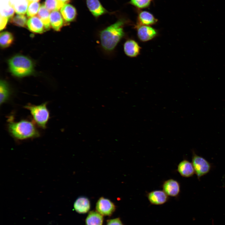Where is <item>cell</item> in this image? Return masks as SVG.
Returning <instances> with one entry per match:
<instances>
[{
	"label": "cell",
	"instance_id": "cell-1",
	"mask_svg": "<svg viewBox=\"0 0 225 225\" xmlns=\"http://www.w3.org/2000/svg\"><path fill=\"white\" fill-rule=\"evenodd\" d=\"M124 25L123 20H119L100 32L99 35L100 45L105 52H112L125 36Z\"/></svg>",
	"mask_w": 225,
	"mask_h": 225
},
{
	"label": "cell",
	"instance_id": "cell-2",
	"mask_svg": "<svg viewBox=\"0 0 225 225\" xmlns=\"http://www.w3.org/2000/svg\"><path fill=\"white\" fill-rule=\"evenodd\" d=\"M9 120L8 131L16 139L22 140L39 136V133L33 122L26 120L17 122H14L10 118Z\"/></svg>",
	"mask_w": 225,
	"mask_h": 225
},
{
	"label": "cell",
	"instance_id": "cell-3",
	"mask_svg": "<svg viewBox=\"0 0 225 225\" xmlns=\"http://www.w3.org/2000/svg\"><path fill=\"white\" fill-rule=\"evenodd\" d=\"M8 65L11 72L18 77L29 75L33 70L32 61L23 55H17L13 57L9 60Z\"/></svg>",
	"mask_w": 225,
	"mask_h": 225
},
{
	"label": "cell",
	"instance_id": "cell-4",
	"mask_svg": "<svg viewBox=\"0 0 225 225\" xmlns=\"http://www.w3.org/2000/svg\"><path fill=\"white\" fill-rule=\"evenodd\" d=\"M47 102L38 105L28 104L24 108L30 111L35 122L40 128H45L50 118Z\"/></svg>",
	"mask_w": 225,
	"mask_h": 225
},
{
	"label": "cell",
	"instance_id": "cell-5",
	"mask_svg": "<svg viewBox=\"0 0 225 225\" xmlns=\"http://www.w3.org/2000/svg\"><path fill=\"white\" fill-rule=\"evenodd\" d=\"M192 160L195 173L199 180L210 171L212 167L210 163L205 158L197 154L194 151L192 152Z\"/></svg>",
	"mask_w": 225,
	"mask_h": 225
},
{
	"label": "cell",
	"instance_id": "cell-6",
	"mask_svg": "<svg viewBox=\"0 0 225 225\" xmlns=\"http://www.w3.org/2000/svg\"><path fill=\"white\" fill-rule=\"evenodd\" d=\"M136 28L138 38L142 42L151 40L158 35L157 30L150 26L136 25Z\"/></svg>",
	"mask_w": 225,
	"mask_h": 225
},
{
	"label": "cell",
	"instance_id": "cell-7",
	"mask_svg": "<svg viewBox=\"0 0 225 225\" xmlns=\"http://www.w3.org/2000/svg\"><path fill=\"white\" fill-rule=\"evenodd\" d=\"M96 208L97 212L102 215L110 216L114 211L115 207L110 200L102 197L98 200Z\"/></svg>",
	"mask_w": 225,
	"mask_h": 225
},
{
	"label": "cell",
	"instance_id": "cell-8",
	"mask_svg": "<svg viewBox=\"0 0 225 225\" xmlns=\"http://www.w3.org/2000/svg\"><path fill=\"white\" fill-rule=\"evenodd\" d=\"M146 196L149 202L154 205L164 204L169 199V196L163 190L151 191L147 193Z\"/></svg>",
	"mask_w": 225,
	"mask_h": 225
},
{
	"label": "cell",
	"instance_id": "cell-9",
	"mask_svg": "<svg viewBox=\"0 0 225 225\" xmlns=\"http://www.w3.org/2000/svg\"><path fill=\"white\" fill-rule=\"evenodd\" d=\"M164 192L168 196L177 197L180 192V185L177 180L170 179L165 181L162 184Z\"/></svg>",
	"mask_w": 225,
	"mask_h": 225
},
{
	"label": "cell",
	"instance_id": "cell-10",
	"mask_svg": "<svg viewBox=\"0 0 225 225\" xmlns=\"http://www.w3.org/2000/svg\"><path fill=\"white\" fill-rule=\"evenodd\" d=\"M123 48L125 54L130 58L136 57L139 55L141 48L138 43L132 39L126 40Z\"/></svg>",
	"mask_w": 225,
	"mask_h": 225
},
{
	"label": "cell",
	"instance_id": "cell-11",
	"mask_svg": "<svg viewBox=\"0 0 225 225\" xmlns=\"http://www.w3.org/2000/svg\"><path fill=\"white\" fill-rule=\"evenodd\" d=\"M177 170L179 174L184 178L191 177L195 173L192 162L186 159H184L179 163Z\"/></svg>",
	"mask_w": 225,
	"mask_h": 225
},
{
	"label": "cell",
	"instance_id": "cell-12",
	"mask_svg": "<svg viewBox=\"0 0 225 225\" xmlns=\"http://www.w3.org/2000/svg\"><path fill=\"white\" fill-rule=\"evenodd\" d=\"M27 25L28 29L33 32L41 33L44 31L45 27L42 22L40 18L37 16L29 18L28 20Z\"/></svg>",
	"mask_w": 225,
	"mask_h": 225
},
{
	"label": "cell",
	"instance_id": "cell-13",
	"mask_svg": "<svg viewBox=\"0 0 225 225\" xmlns=\"http://www.w3.org/2000/svg\"><path fill=\"white\" fill-rule=\"evenodd\" d=\"M73 206L77 212L84 213L88 212L90 209V202L88 198L83 196L80 197L76 200Z\"/></svg>",
	"mask_w": 225,
	"mask_h": 225
},
{
	"label": "cell",
	"instance_id": "cell-14",
	"mask_svg": "<svg viewBox=\"0 0 225 225\" xmlns=\"http://www.w3.org/2000/svg\"><path fill=\"white\" fill-rule=\"evenodd\" d=\"M157 22L153 15L151 13L143 11L139 14L137 25L150 26L155 24Z\"/></svg>",
	"mask_w": 225,
	"mask_h": 225
},
{
	"label": "cell",
	"instance_id": "cell-15",
	"mask_svg": "<svg viewBox=\"0 0 225 225\" xmlns=\"http://www.w3.org/2000/svg\"><path fill=\"white\" fill-rule=\"evenodd\" d=\"M86 3L90 11L95 17H98L106 12V10L98 0H86Z\"/></svg>",
	"mask_w": 225,
	"mask_h": 225
},
{
	"label": "cell",
	"instance_id": "cell-16",
	"mask_svg": "<svg viewBox=\"0 0 225 225\" xmlns=\"http://www.w3.org/2000/svg\"><path fill=\"white\" fill-rule=\"evenodd\" d=\"M60 12L64 19L67 22L73 21L76 16V9L70 4H64L61 9Z\"/></svg>",
	"mask_w": 225,
	"mask_h": 225
},
{
	"label": "cell",
	"instance_id": "cell-17",
	"mask_svg": "<svg viewBox=\"0 0 225 225\" xmlns=\"http://www.w3.org/2000/svg\"><path fill=\"white\" fill-rule=\"evenodd\" d=\"M60 13L58 11H52L50 14V24L56 31H59L62 27L63 21Z\"/></svg>",
	"mask_w": 225,
	"mask_h": 225
},
{
	"label": "cell",
	"instance_id": "cell-18",
	"mask_svg": "<svg viewBox=\"0 0 225 225\" xmlns=\"http://www.w3.org/2000/svg\"><path fill=\"white\" fill-rule=\"evenodd\" d=\"M14 11L10 0H0V15L9 19L13 17Z\"/></svg>",
	"mask_w": 225,
	"mask_h": 225
},
{
	"label": "cell",
	"instance_id": "cell-19",
	"mask_svg": "<svg viewBox=\"0 0 225 225\" xmlns=\"http://www.w3.org/2000/svg\"><path fill=\"white\" fill-rule=\"evenodd\" d=\"M38 15L42 22L45 29L49 30L50 26L49 11L44 4L40 7Z\"/></svg>",
	"mask_w": 225,
	"mask_h": 225
},
{
	"label": "cell",
	"instance_id": "cell-20",
	"mask_svg": "<svg viewBox=\"0 0 225 225\" xmlns=\"http://www.w3.org/2000/svg\"><path fill=\"white\" fill-rule=\"evenodd\" d=\"M10 1L16 13H25L29 5L27 0H10Z\"/></svg>",
	"mask_w": 225,
	"mask_h": 225
},
{
	"label": "cell",
	"instance_id": "cell-21",
	"mask_svg": "<svg viewBox=\"0 0 225 225\" xmlns=\"http://www.w3.org/2000/svg\"><path fill=\"white\" fill-rule=\"evenodd\" d=\"M102 216L97 212H90L86 219V225H102L103 221Z\"/></svg>",
	"mask_w": 225,
	"mask_h": 225
},
{
	"label": "cell",
	"instance_id": "cell-22",
	"mask_svg": "<svg viewBox=\"0 0 225 225\" xmlns=\"http://www.w3.org/2000/svg\"><path fill=\"white\" fill-rule=\"evenodd\" d=\"M10 94V90L8 83L5 81L1 80L0 83V103L1 105L8 100Z\"/></svg>",
	"mask_w": 225,
	"mask_h": 225
},
{
	"label": "cell",
	"instance_id": "cell-23",
	"mask_svg": "<svg viewBox=\"0 0 225 225\" xmlns=\"http://www.w3.org/2000/svg\"><path fill=\"white\" fill-rule=\"evenodd\" d=\"M14 40L13 36L10 32L5 31L1 32L0 36V44L1 47L5 48L11 45Z\"/></svg>",
	"mask_w": 225,
	"mask_h": 225
},
{
	"label": "cell",
	"instance_id": "cell-24",
	"mask_svg": "<svg viewBox=\"0 0 225 225\" xmlns=\"http://www.w3.org/2000/svg\"><path fill=\"white\" fill-rule=\"evenodd\" d=\"M65 4L58 0H46L44 5L49 11H58Z\"/></svg>",
	"mask_w": 225,
	"mask_h": 225
},
{
	"label": "cell",
	"instance_id": "cell-25",
	"mask_svg": "<svg viewBox=\"0 0 225 225\" xmlns=\"http://www.w3.org/2000/svg\"><path fill=\"white\" fill-rule=\"evenodd\" d=\"M27 18L23 14H17L12 17L10 22L12 24L18 26L25 27L27 25Z\"/></svg>",
	"mask_w": 225,
	"mask_h": 225
},
{
	"label": "cell",
	"instance_id": "cell-26",
	"mask_svg": "<svg viewBox=\"0 0 225 225\" xmlns=\"http://www.w3.org/2000/svg\"><path fill=\"white\" fill-rule=\"evenodd\" d=\"M40 6V3L38 2H34L29 4L27 12V16L30 17L34 16L39 10Z\"/></svg>",
	"mask_w": 225,
	"mask_h": 225
},
{
	"label": "cell",
	"instance_id": "cell-27",
	"mask_svg": "<svg viewBox=\"0 0 225 225\" xmlns=\"http://www.w3.org/2000/svg\"><path fill=\"white\" fill-rule=\"evenodd\" d=\"M150 2L151 0H131L130 3L138 8H142L148 7Z\"/></svg>",
	"mask_w": 225,
	"mask_h": 225
},
{
	"label": "cell",
	"instance_id": "cell-28",
	"mask_svg": "<svg viewBox=\"0 0 225 225\" xmlns=\"http://www.w3.org/2000/svg\"><path fill=\"white\" fill-rule=\"evenodd\" d=\"M107 225H123L119 218H116L108 220Z\"/></svg>",
	"mask_w": 225,
	"mask_h": 225
},
{
	"label": "cell",
	"instance_id": "cell-29",
	"mask_svg": "<svg viewBox=\"0 0 225 225\" xmlns=\"http://www.w3.org/2000/svg\"><path fill=\"white\" fill-rule=\"evenodd\" d=\"M0 29L1 30L3 29L6 27L8 20L7 18L0 15Z\"/></svg>",
	"mask_w": 225,
	"mask_h": 225
},
{
	"label": "cell",
	"instance_id": "cell-30",
	"mask_svg": "<svg viewBox=\"0 0 225 225\" xmlns=\"http://www.w3.org/2000/svg\"><path fill=\"white\" fill-rule=\"evenodd\" d=\"M29 4L30 3L34 2H38L40 1V0H27Z\"/></svg>",
	"mask_w": 225,
	"mask_h": 225
},
{
	"label": "cell",
	"instance_id": "cell-31",
	"mask_svg": "<svg viewBox=\"0 0 225 225\" xmlns=\"http://www.w3.org/2000/svg\"><path fill=\"white\" fill-rule=\"evenodd\" d=\"M59 1H60L62 2H63L65 4H66L67 2L69 0H58Z\"/></svg>",
	"mask_w": 225,
	"mask_h": 225
}]
</instances>
